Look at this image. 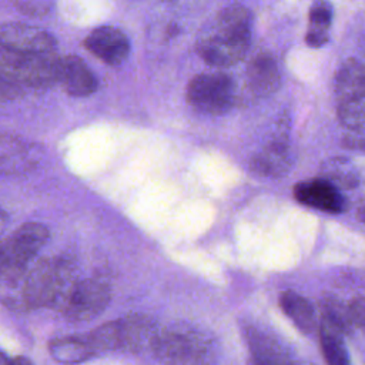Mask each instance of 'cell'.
Here are the masks:
<instances>
[{"label":"cell","instance_id":"obj_1","mask_svg":"<svg viewBox=\"0 0 365 365\" xmlns=\"http://www.w3.org/2000/svg\"><path fill=\"white\" fill-rule=\"evenodd\" d=\"M252 16L242 6L224 9L212 27L197 44L200 57L214 67H230L241 61L251 44Z\"/></svg>","mask_w":365,"mask_h":365},{"label":"cell","instance_id":"obj_2","mask_svg":"<svg viewBox=\"0 0 365 365\" xmlns=\"http://www.w3.org/2000/svg\"><path fill=\"white\" fill-rule=\"evenodd\" d=\"M78 282L68 259L41 258L33 262L26 275V301L29 309L51 308L63 312Z\"/></svg>","mask_w":365,"mask_h":365},{"label":"cell","instance_id":"obj_3","mask_svg":"<svg viewBox=\"0 0 365 365\" xmlns=\"http://www.w3.org/2000/svg\"><path fill=\"white\" fill-rule=\"evenodd\" d=\"M151 351L163 365H215L218 361L215 341L185 324L160 328Z\"/></svg>","mask_w":365,"mask_h":365},{"label":"cell","instance_id":"obj_4","mask_svg":"<svg viewBox=\"0 0 365 365\" xmlns=\"http://www.w3.org/2000/svg\"><path fill=\"white\" fill-rule=\"evenodd\" d=\"M158 331L160 328L151 317L130 314L100 325L87 335V339L97 354L101 351L135 354L153 349Z\"/></svg>","mask_w":365,"mask_h":365},{"label":"cell","instance_id":"obj_5","mask_svg":"<svg viewBox=\"0 0 365 365\" xmlns=\"http://www.w3.org/2000/svg\"><path fill=\"white\" fill-rule=\"evenodd\" d=\"M0 74L20 86L50 87L58 83V57L0 47Z\"/></svg>","mask_w":365,"mask_h":365},{"label":"cell","instance_id":"obj_6","mask_svg":"<svg viewBox=\"0 0 365 365\" xmlns=\"http://www.w3.org/2000/svg\"><path fill=\"white\" fill-rule=\"evenodd\" d=\"M235 98L232 78L224 73H202L195 76L187 87L188 104L204 114L220 115L227 113Z\"/></svg>","mask_w":365,"mask_h":365},{"label":"cell","instance_id":"obj_7","mask_svg":"<svg viewBox=\"0 0 365 365\" xmlns=\"http://www.w3.org/2000/svg\"><path fill=\"white\" fill-rule=\"evenodd\" d=\"M110 298L111 291L107 282L97 278L81 279L76 284L63 314L71 322H87L107 308Z\"/></svg>","mask_w":365,"mask_h":365},{"label":"cell","instance_id":"obj_8","mask_svg":"<svg viewBox=\"0 0 365 365\" xmlns=\"http://www.w3.org/2000/svg\"><path fill=\"white\" fill-rule=\"evenodd\" d=\"M48 238V230L40 222H26L6 241L0 242V265L29 267Z\"/></svg>","mask_w":365,"mask_h":365},{"label":"cell","instance_id":"obj_9","mask_svg":"<svg viewBox=\"0 0 365 365\" xmlns=\"http://www.w3.org/2000/svg\"><path fill=\"white\" fill-rule=\"evenodd\" d=\"M56 38L51 33L21 24V23H0V47L20 51L48 54L56 50Z\"/></svg>","mask_w":365,"mask_h":365},{"label":"cell","instance_id":"obj_10","mask_svg":"<svg viewBox=\"0 0 365 365\" xmlns=\"http://www.w3.org/2000/svg\"><path fill=\"white\" fill-rule=\"evenodd\" d=\"M295 200L307 207L324 212H344L346 208L345 197L341 191L327 178H317L302 181L294 187Z\"/></svg>","mask_w":365,"mask_h":365},{"label":"cell","instance_id":"obj_11","mask_svg":"<svg viewBox=\"0 0 365 365\" xmlns=\"http://www.w3.org/2000/svg\"><path fill=\"white\" fill-rule=\"evenodd\" d=\"M84 47L97 58L110 66L121 64L130 53L127 36L117 27L101 26L94 29L84 40Z\"/></svg>","mask_w":365,"mask_h":365},{"label":"cell","instance_id":"obj_12","mask_svg":"<svg viewBox=\"0 0 365 365\" xmlns=\"http://www.w3.org/2000/svg\"><path fill=\"white\" fill-rule=\"evenodd\" d=\"M58 83L73 97H87L97 90V78L77 56L58 57Z\"/></svg>","mask_w":365,"mask_h":365},{"label":"cell","instance_id":"obj_13","mask_svg":"<svg viewBox=\"0 0 365 365\" xmlns=\"http://www.w3.org/2000/svg\"><path fill=\"white\" fill-rule=\"evenodd\" d=\"M247 80L257 96L268 97L274 94L281 84V74L275 58L268 53L257 54L248 64Z\"/></svg>","mask_w":365,"mask_h":365},{"label":"cell","instance_id":"obj_14","mask_svg":"<svg viewBox=\"0 0 365 365\" xmlns=\"http://www.w3.org/2000/svg\"><path fill=\"white\" fill-rule=\"evenodd\" d=\"M292 164V155L284 135L272 140L261 153H258L251 167L257 174L267 177H279L288 171Z\"/></svg>","mask_w":365,"mask_h":365},{"label":"cell","instance_id":"obj_15","mask_svg":"<svg viewBox=\"0 0 365 365\" xmlns=\"http://www.w3.org/2000/svg\"><path fill=\"white\" fill-rule=\"evenodd\" d=\"M338 120L346 130L345 145L365 150V97L338 103Z\"/></svg>","mask_w":365,"mask_h":365},{"label":"cell","instance_id":"obj_16","mask_svg":"<svg viewBox=\"0 0 365 365\" xmlns=\"http://www.w3.org/2000/svg\"><path fill=\"white\" fill-rule=\"evenodd\" d=\"M29 267L0 265V302L11 311H29L26 301V275Z\"/></svg>","mask_w":365,"mask_h":365},{"label":"cell","instance_id":"obj_17","mask_svg":"<svg viewBox=\"0 0 365 365\" xmlns=\"http://www.w3.org/2000/svg\"><path fill=\"white\" fill-rule=\"evenodd\" d=\"M247 341L251 354L250 365H298L289 359L284 348L279 346L275 339H271L255 329L248 331Z\"/></svg>","mask_w":365,"mask_h":365},{"label":"cell","instance_id":"obj_18","mask_svg":"<svg viewBox=\"0 0 365 365\" xmlns=\"http://www.w3.org/2000/svg\"><path fill=\"white\" fill-rule=\"evenodd\" d=\"M338 103L365 97V66L354 58L346 60L335 76Z\"/></svg>","mask_w":365,"mask_h":365},{"label":"cell","instance_id":"obj_19","mask_svg":"<svg viewBox=\"0 0 365 365\" xmlns=\"http://www.w3.org/2000/svg\"><path fill=\"white\" fill-rule=\"evenodd\" d=\"M48 351L51 356L64 365H76L86 362L97 355L87 336H61L50 342Z\"/></svg>","mask_w":365,"mask_h":365},{"label":"cell","instance_id":"obj_20","mask_svg":"<svg viewBox=\"0 0 365 365\" xmlns=\"http://www.w3.org/2000/svg\"><path fill=\"white\" fill-rule=\"evenodd\" d=\"M279 307L301 332L311 334L317 329L318 321L315 311L302 295L294 291H285L279 297Z\"/></svg>","mask_w":365,"mask_h":365},{"label":"cell","instance_id":"obj_21","mask_svg":"<svg viewBox=\"0 0 365 365\" xmlns=\"http://www.w3.org/2000/svg\"><path fill=\"white\" fill-rule=\"evenodd\" d=\"M308 30L305 43L309 47H322L329 40V26L332 21V6L325 0H315L308 14Z\"/></svg>","mask_w":365,"mask_h":365},{"label":"cell","instance_id":"obj_22","mask_svg":"<svg viewBox=\"0 0 365 365\" xmlns=\"http://www.w3.org/2000/svg\"><path fill=\"white\" fill-rule=\"evenodd\" d=\"M30 160V151L26 144L16 138L0 137V173L14 174L21 170H27Z\"/></svg>","mask_w":365,"mask_h":365},{"label":"cell","instance_id":"obj_23","mask_svg":"<svg viewBox=\"0 0 365 365\" xmlns=\"http://www.w3.org/2000/svg\"><path fill=\"white\" fill-rule=\"evenodd\" d=\"M319 342L327 365H351L342 334L325 322L319 325Z\"/></svg>","mask_w":365,"mask_h":365},{"label":"cell","instance_id":"obj_24","mask_svg":"<svg viewBox=\"0 0 365 365\" xmlns=\"http://www.w3.org/2000/svg\"><path fill=\"white\" fill-rule=\"evenodd\" d=\"M324 322L341 332L342 335L349 332L354 327L349 305H344L339 299L327 298L321 304Z\"/></svg>","mask_w":365,"mask_h":365},{"label":"cell","instance_id":"obj_25","mask_svg":"<svg viewBox=\"0 0 365 365\" xmlns=\"http://www.w3.org/2000/svg\"><path fill=\"white\" fill-rule=\"evenodd\" d=\"M21 86L0 74V100H13L20 96Z\"/></svg>","mask_w":365,"mask_h":365},{"label":"cell","instance_id":"obj_26","mask_svg":"<svg viewBox=\"0 0 365 365\" xmlns=\"http://www.w3.org/2000/svg\"><path fill=\"white\" fill-rule=\"evenodd\" d=\"M349 309H351V317L354 321L355 327H359L362 329H365V298H356L349 304Z\"/></svg>","mask_w":365,"mask_h":365},{"label":"cell","instance_id":"obj_27","mask_svg":"<svg viewBox=\"0 0 365 365\" xmlns=\"http://www.w3.org/2000/svg\"><path fill=\"white\" fill-rule=\"evenodd\" d=\"M6 365H33V362L26 356H14L9 359Z\"/></svg>","mask_w":365,"mask_h":365},{"label":"cell","instance_id":"obj_28","mask_svg":"<svg viewBox=\"0 0 365 365\" xmlns=\"http://www.w3.org/2000/svg\"><path fill=\"white\" fill-rule=\"evenodd\" d=\"M6 224H7V215H6L4 211L0 208V235H1L3 230L6 228Z\"/></svg>","mask_w":365,"mask_h":365},{"label":"cell","instance_id":"obj_29","mask_svg":"<svg viewBox=\"0 0 365 365\" xmlns=\"http://www.w3.org/2000/svg\"><path fill=\"white\" fill-rule=\"evenodd\" d=\"M356 218H358L359 221L365 222V207H362V208H359V210H358V212H356Z\"/></svg>","mask_w":365,"mask_h":365},{"label":"cell","instance_id":"obj_30","mask_svg":"<svg viewBox=\"0 0 365 365\" xmlns=\"http://www.w3.org/2000/svg\"><path fill=\"white\" fill-rule=\"evenodd\" d=\"M7 361H9V359H7V356L0 351V365H6V364H7Z\"/></svg>","mask_w":365,"mask_h":365}]
</instances>
